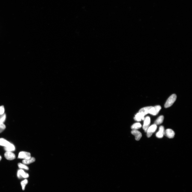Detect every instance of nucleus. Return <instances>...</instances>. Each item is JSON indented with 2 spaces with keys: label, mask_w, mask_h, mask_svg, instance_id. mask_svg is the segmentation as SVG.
Segmentation results:
<instances>
[{
  "label": "nucleus",
  "mask_w": 192,
  "mask_h": 192,
  "mask_svg": "<svg viewBox=\"0 0 192 192\" xmlns=\"http://www.w3.org/2000/svg\"><path fill=\"white\" fill-rule=\"evenodd\" d=\"M177 96L176 94H173L171 95L168 98L165 105V108H168L171 106L176 101Z\"/></svg>",
  "instance_id": "obj_1"
},
{
  "label": "nucleus",
  "mask_w": 192,
  "mask_h": 192,
  "mask_svg": "<svg viewBox=\"0 0 192 192\" xmlns=\"http://www.w3.org/2000/svg\"><path fill=\"white\" fill-rule=\"evenodd\" d=\"M157 128L156 125L154 124L149 127L148 129L147 132V136L148 137H150L157 130Z\"/></svg>",
  "instance_id": "obj_2"
},
{
  "label": "nucleus",
  "mask_w": 192,
  "mask_h": 192,
  "mask_svg": "<svg viewBox=\"0 0 192 192\" xmlns=\"http://www.w3.org/2000/svg\"><path fill=\"white\" fill-rule=\"evenodd\" d=\"M31 154L29 152L22 151L19 153L18 158L27 159L31 158Z\"/></svg>",
  "instance_id": "obj_3"
},
{
  "label": "nucleus",
  "mask_w": 192,
  "mask_h": 192,
  "mask_svg": "<svg viewBox=\"0 0 192 192\" xmlns=\"http://www.w3.org/2000/svg\"><path fill=\"white\" fill-rule=\"evenodd\" d=\"M151 123V119L150 117L147 116L144 118L143 129L145 132H146L148 129Z\"/></svg>",
  "instance_id": "obj_4"
},
{
  "label": "nucleus",
  "mask_w": 192,
  "mask_h": 192,
  "mask_svg": "<svg viewBox=\"0 0 192 192\" xmlns=\"http://www.w3.org/2000/svg\"><path fill=\"white\" fill-rule=\"evenodd\" d=\"M161 107L160 105H157L154 107H153L150 110L149 114L153 115H157L161 109Z\"/></svg>",
  "instance_id": "obj_5"
},
{
  "label": "nucleus",
  "mask_w": 192,
  "mask_h": 192,
  "mask_svg": "<svg viewBox=\"0 0 192 192\" xmlns=\"http://www.w3.org/2000/svg\"><path fill=\"white\" fill-rule=\"evenodd\" d=\"M175 134L174 132L171 129H167L165 131V136L170 138H173Z\"/></svg>",
  "instance_id": "obj_6"
},
{
  "label": "nucleus",
  "mask_w": 192,
  "mask_h": 192,
  "mask_svg": "<svg viewBox=\"0 0 192 192\" xmlns=\"http://www.w3.org/2000/svg\"><path fill=\"white\" fill-rule=\"evenodd\" d=\"M4 156L8 160H14L16 158L15 154L11 152H6L4 154Z\"/></svg>",
  "instance_id": "obj_7"
},
{
  "label": "nucleus",
  "mask_w": 192,
  "mask_h": 192,
  "mask_svg": "<svg viewBox=\"0 0 192 192\" xmlns=\"http://www.w3.org/2000/svg\"><path fill=\"white\" fill-rule=\"evenodd\" d=\"M17 176L19 178H27L29 177V175L22 170H20L18 172Z\"/></svg>",
  "instance_id": "obj_8"
},
{
  "label": "nucleus",
  "mask_w": 192,
  "mask_h": 192,
  "mask_svg": "<svg viewBox=\"0 0 192 192\" xmlns=\"http://www.w3.org/2000/svg\"><path fill=\"white\" fill-rule=\"evenodd\" d=\"M165 130L164 127L161 126L159 128V131L156 134V136L159 138H163L164 135Z\"/></svg>",
  "instance_id": "obj_9"
},
{
  "label": "nucleus",
  "mask_w": 192,
  "mask_h": 192,
  "mask_svg": "<svg viewBox=\"0 0 192 192\" xmlns=\"http://www.w3.org/2000/svg\"><path fill=\"white\" fill-rule=\"evenodd\" d=\"M131 133L134 135L135 139L137 141L139 140L142 136L141 132L137 130H132Z\"/></svg>",
  "instance_id": "obj_10"
},
{
  "label": "nucleus",
  "mask_w": 192,
  "mask_h": 192,
  "mask_svg": "<svg viewBox=\"0 0 192 192\" xmlns=\"http://www.w3.org/2000/svg\"><path fill=\"white\" fill-rule=\"evenodd\" d=\"M145 115L142 113L139 112L134 117V119L138 121H141V120H144Z\"/></svg>",
  "instance_id": "obj_11"
},
{
  "label": "nucleus",
  "mask_w": 192,
  "mask_h": 192,
  "mask_svg": "<svg viewBox=\"0 0 192 192\" xmlns=\"http://www.w3.org/2000/svg\"><path fill=\"white\" fill-rule=\"evenodd\" d=\"M152 107V106L145 107L140 109L139 112L142 113L145 115L149 114L150 110Z\"/></svg>",
  "instance_id": "obj_12"
},
{
  "label": "nucleus",
  "mask_w": 192,
  "mask_h": 192,
  "mask_svg": "<svg viewBox=\"0 0 192 192\" xmlns=\"http://www.w3.org/2000/svg\"><path fill=\"white\" fill-rule=\"evenodd\" d=\"M9 142L3 138H0V146L5 147H7L10 144Z\"/></svg>",
  "instance_id": "obj_13"
},
{
  "label": "nucleus",
  "mask_w": 192,
  "mask_h": 192,
  "mask_svg": "<svg viewBox=\"0 0 192 192\" xmlns=\"http://www.w3.org/2000/svg\"><path fill=\"white\" fill-rule=\"evenodd\" d=\"M4 149L6 152H11L14 151L15 150V148L14 145L12 144L11 143L7 146L4 147Z\"/></svg>",
  "instance_id": "obj_14"
},
{
  "label": "nucleus",
  "mask_w": 192,
  "mask_h": 192,
  "mask_svg": "<svg viewBox=\"0 0 192 192\" xmlns=\"http://www.w3.org/2000/svg\"><path fill=\"white\" fill-rule=\"evenodd\" d=\"M35 161V159L33 157H31V158L27 159H24L22 161L23 164H29L32 163Z\"/></svg>",
  "instance_id": "obj_15"
},
{
  "label": "nucleus",
  "mask_w": 192,
  "mask_h": 192,
  "mask_svg": "<svg viewBox=\"0 0 192 192\" xmlns=\"http://www.w3.org/2000/svg\"><path fill=\"white\" fill-rule=\"evenodd\" d=\"M164 119L163 115H161L154 122V124L156 125H159L163 123Z\"/></svg>",
  "instance_id": "obj_16"
},
{
  "label": "nucleus",
  "mask_w": 192,
  "mask_h": 192,
  "mask_svg": "<svg viewBox=\"0 0 192 192\" xmlns=\"http://www.w3.org/2000/svg\"><path fill=\"white\" fill-rule=\"evenodd\" d=\"M142 127L141 125L139 123H136L132 126L131 128L133 130H137L140 128Z\"/></svg>",
  "instance_id": "obj_17"
},
{
  "label": "nucleus",
  "mask_w": 192,
  "mask_h": 192,
  "mask_svg": "<svg viewBox=\"0 0 192 192\" xmlns=\"http://www.w3.org/2000/svg\"><path fill=\"white\" fill-rule=\"evenodd\" d=\"M18 166L19 168L20 169H24L27 170H28L29 169L28 167L23 164L19 163L18 164Z\"/></svg>",
  "instance_id": "obj_18"
},
{
  "label": "nucleus",
  "mask_w": 192,
  "mask_h": 192,
  "mask_svg": "<svg viewBox=\"0 0 192 192\" xmlns=\"http://www.w3.org/2000/svg\"><path fill=\"white\" fill-rule=\"evenodd\" d=\"M28 182V180L27 179H25L21 182V183L23 190H25L26 185Z\"/></svg>",
  "instance_id": "obj_19"
},
{
  "label": "nucleus",
  "mask_w": 192,
  "mask_h": 192,
  "mask_svg": "<svg viewBox=\"0 0 192 192\" xmlns=\"http://www.w3.org/2000/svg\"><path fill=\"white\" fill-rule=\"evenodd\" d=\"M6 118V115L4 114L1 115L0 116V123H4Z\"/></svg>",
  "instance_id": "obj_20"
},
{
  "label": "nucleus",
  "mask_w": 192,
  "mask_h": 192,
  "mask_svg": "<svg viewBox=\"0 0 192 192\" xmlns=\"http://www.w3.org/2000/svg\"><path fill=\"white\" fill-rule=\"evenodd\" d=\"M5 128V125L4 123H0V133H1L4 131Z\"/></svg>",
  "instance_id": "obj_21"
},
{
  "label": "nucleus",
  "mask_w": 192,
  "mask_h": 192,
  "mask_svg": "<svg viewBox=\"0 0 192 192\" xmlns=\"http://www.w3.org/2000/svg\"><path fill=\"white\" fill-rule=\"evenodd\" d=\"M5 109L4 106H0V115H2L4 113Z\"/></svg>",
  "instance_id": "obj_22"
},
{
  "label": "nucleus",
  "mask_w": 192,
  "mask_h": 192,
  "mask_svg": "<svg viewBox=\"0 0 192 192\" xmlns=\"http://www.w3.org/2000/svg\"><path fill=\"white\" fill-rule=\"evenodd\" d=\"M1 159H2V157L1 156H0V161H1Z\"/></svg>",
  "instance_id": "obj_23"
}]
</instances>
